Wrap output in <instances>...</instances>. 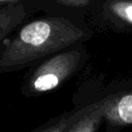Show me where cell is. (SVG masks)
<instances>
[{"mask_svg":"<svg viewBox=\"0 0 132 132\" xmlns=\"http://www.w3.org/2000/svg\"><path fill=\"white\" fill-rule=\"evenodd\" d=\"M84 51L76 48L58 54L42 63L28 80L29 92L44 93L59 87L78 68Z\"/></svg>","mask_w":132,"mask_h":132,"instance_id":"7a4b0ae2","label":"cell"},{"mask_svg":"<svg viewBox=\"0 0 132 132\" xmlns=\"http://www.w3.org/2000/svg\"><path fill=\"white\" fill-rule=\"evenodd\" d=\"M98 16L118 32L132 33V0H101Z\"/></svg>","mask_w":132,"mask_h":132,"instance_id":"5b68a950","label":"cell"},{"mask_svg":"<svg viewBox=\"0 0 132 132\" xmlns=\"http://www.w3.org/2000/svg\"><path fill=\"white\" fill-rule=\"evenodd\" d=\"M56 1L65 6L81 8V7H86L87 5H89L92 0H56Z\"/></svg>","mask_w":132,"mask_h":132,"instance_id":"52a82bcc","label":"cell"},{"mask_svg":"<svg viewBox=\"0 0 132 132\" xmlns=\"http://www.w3.org/2000/svg\"><path fill=\"white\" fill-rule=\"evenodd\" d=\"M105 99V122L109 129L132 126V78L113 90Z\"/></svg>","mask_w":132,"mask_h":132,"instance_id":"277c9868","label":"cell"},{"mask_svg":"<svg viewBox=\"0 0 132 132\" xmlns=\"http://www.w3.org/2000/svg\"><path fill=\"white\" fill-rule=\"evenodd\" d=\"M87 33L64 18H43L25 25L6 45L0 66L27 64L63 50L85 38Z\"/></svg>","mask_w":132,"mask_h":132,"instance_id":"6da1fadb","label":"cell"},{"mask_svg":"<svg viewBox=\"0 0 132 132\" xmlns=\"http://www.w3.org/2000/svg\"><path fill=\"white\" fill-rule=\"evenodd\" d=\"M12 1H15V0H0V4H3L5 2H12Z\"/></svg>","mask_w":132,"mask_h":132,"instance_id":"ba28073f","label":"cell"},{"mask_svg":"<svg viewBox=\"0 0 132 132\" xmlns=\"http://www.w3.org/2000/svg\"><path fill=\"white\" fill-rule=\"evenodd\" d=\"M25 18L22 4H9L0 9V40L16 27Z\"/></svg>","mask_w":132,"mask_h":132,"instance_id":"8992f818","label":"cell"},{"mask_svg":"<svg viewBox=\"0 0 132 132\" xmlns=\"http://www.w3.org/2000/svg\"><path fill=\"white\" fill-rule=\"evenodd\" d=\"M105 121V99H101L61 118H58L38 131L45 132H95Z\"/></svg>","mask_w":132,"mask_h":132,"instance_id":"3957f363","label":"cell"}]
</instances>
